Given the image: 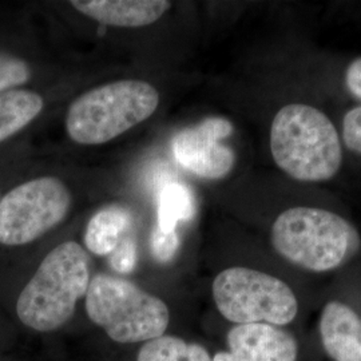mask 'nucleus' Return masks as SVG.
<instances>
[{
  "label": "nucleus",
  "mask_w": 361,
  "mask_h": 361,
  "mask_svg": "<svg viewBox=\"0 0 361 361\" xmlns=\"http://www.w3.org/2000/svg\"><path fill=\"white\" fill-rule=\"evenodd\" d=\"M269 143L276 166L298 182H326L343 166V142L335 123L310 104L283 106L271 121Z\"/></svg>",
  "instance_id": "1"
},
{
  "label": "nucleus",
  "mask_w": 361,
  "mask_h": 361,
  "mask_svg": "<svg viewBox=\"0 0 361 361\" xmlns=\"http://www.w3.org/2000/svg\"><path fill=\"white\" fill-rule=\"evenodd\" d=\"M274 250L305 271H335L360 247V234L348 219L323 207H289L271 229Z\"/></svg>",
  "instance_id": "2"
},
{
  "label": "nucleus",
  "mask_w": 361,
  "mask_h": 361,
  "mask_svg": "<svg viewBox=\"0 0 361 361\" xmlns=\"http://www.w3.org/2000/svg\"><path fill=\"white\" fill-rule=\"evenodd\" d=\"M86 250L75 241L55 246L43 258L16 301L19 320L37 332H54L68 323L90 284Z\"/></svg>",
  "instance_id": "3"
},
{
  "label": "nucleus",
  "mask_w": 361,
  "mask_h": 361,
  "mask_svg": "<svg viewBox=\"0 0 361 361\" xmlns=\"http://www.w3.org/2000/svg\"><path fill=\"white\" fill-rule=\"evenodd\" d=\"M158 104L159 92L149 82H111L86 91L71 104L66 131L79 145H104L149 119Z\"/></svg>",
  "instance_id": "4"
},
{
  "label": "nucleus",
  "mask_w": 361,
  "mask_h": 361,
  "mask_svg": "<svg viewBox=\"0 0 361 361\" xmlns=\"http://www.w3.org/2000/svg\"><path fill=\"white\" fill-rule=\"evenodd\" d=\"M85 297L89 319L119 344L147 343L168 329V305L125 279L97 274Z\"/></svg>",
  "instance_id": "5"
},
{
  "label": "nucleus",
  "mask_w": 361,
  "mask_h": 361,
  "mask_svg": "<svg viewBox=\"0 0 361 361\" xmlns=\"http://www.w3.org/2000/svg\"><path fill=\"white\" fill-rule=\"evenodd\" d=\"M219 313L231 323L284 326L298 313V301L283 280L244 267L221 271L212 285Z\"/></svg>",
  "instance_id": "6"
},
{
  "label": "nucleus",
  "mask_w": 361,
  "mask_h": 361,
  "mask_svg": "<svg viewBox=\"0 0 361 361\" xmlns=\"http://www.w3.org/2000/svg\"><path fill=\"white\" fill-rule=\"evenodd\" d=\"M71 192L56 177H39L15 186L0 198V244L37 241L70 212Z\"/></svg>",
  "instance_id": "7"
},
{
  "label": "nucleus",
  "mask_w": 361,
  "mask_h": 361,
  "mask_svg": "<svg viewBox=\"0 0 361 361\" xmlns=\"http://www.w3.org/2000/svg\"><path fill=\"white\" fill-rule=\"evenodd\" d=\"M233 133L231 121L210 116L198 125L180 130L171 142L176 161L204 180L225 178L235 164V154L222 142Z\"/></svg>",
  "instance_id": "8"
},
{
  "label": "nucleus",
  "mask_w": 361,
  "mask_h": 361,
  "mask_svg": "<svg viewBox=\"0 0 361 361\" xmlns=\"http://www.w3.org/2000/svg\"><path fill=\"white\" fill-rule=\"evenodd\" d=\"M228 352L213 361H296L295 337L269 324L235 325L228 334Z\"/></svg>",
  "instance_id": "9"
},
{
  "label": "nucleus",
  "mask_w": 361,
  "mask_h": 361,
  "mask_svg": "<svg viewBox=\"0 0 361 361\" xmlns=\"http://www.w3.org/2000/svg\"><path fill=\"white\" fill-rule=\"evenodd\" d=\"M70 4L102 25L125 28L150 26L171 7L166 0H73Z\"/></svg>",
  "instance_id": "10"
},
{
  "label": "nucleus",
  "mask_w": 361,
  "mask_h": 361,
  "mask_svg": "<svg viewBox=\"0 0 361 361\" xmlns=\"http://www.w3.org/2000/svg\"><path fill=\"white\" fill-rule=\"evenodd\" d=\"M325 352L335 361H361V317L341 301L325 304L320 317Z\"/></svg>",
  "instance_id": "11"
},
{
  "label": "nucleus",
  "mask_w": 361,
  "mask_h": 361,
  "mask_svg": "<svg viewBox=\"0 0 361 361\" xmlns=\"http://www.w3.org/2000/svg\"><path fill=\"white\" fill-rule=\"evenodd\" d=\"M131 222L133 219L126 207H104L89 221L85 232V245L97 256H110L125 238L123 235L129 232Z\"/></svg>",
  "instance_id": "12"
},
{
  "label": "nucleus",
  "mask_w": 361,
  "mask_h": 361,
  "mask_svg": "<svg viewBox=\"0 0 361 361\" xmlns=\"http://www.w3.org/2000/svg\"><path fill=\"white\" fill-rule=\"evenodd\" d=\"M44 107L42 95L27 89L0 91V143L27 128Z\"/></svg>",
  "instance_id": "13"
},
{
  "label": "nucleus",
  "mask_w": 361,
  "mask_h": 361,
  "mask_svg": "<svg viewBox=\"0 0 361 361\" xmlns=\"http://www.w3.org/2000/svg\"><path fill=\"white\" fill-rule=\"evenodd\" d=\"M137 361H213L207 349L176 336H161L145 343Z\"/></svg>",
  "instance_id": "14"
},
{
  "label": "nucleus",
  "mask_w": 361,
  "mask_h": 361,
  "mask_svg": "<svg viewBox=\"0 0 361 361\" xmlns=\"http://www.w3.org/2000/svg\"><path fill=\"white\" fill-rule=\"evenodd\" d=\"M194 212L190 190L180 183H169L159 193L157 226L165 232L177 231L178 222L192 219Z\"/></svg>",
  "instance_id": "15"
},
{
  "label": "nucleus",
  "mask_w": 361,
  "mask_h": 361,
  "mask_svg": "<svg viewBox=\"0 0 361 361\" xmlns=\"http://www.w3.org/2000/svg\"><path fill=\"white\" fill-rule=\"evenodd\" d=\"M32 70L20 56L0 51V91L19 89L31 79Z\"/></svg>",
  "instance_id": "16"
},
{
  "label": "nucleus",
  "mask_w": 361,
  "mask_h": 361,
  "mask_svg": "<svg viewBox=\"0 0 361 361\" xmlns=\"http://www.w3.org/2000/svg\"><path fill=\"white\" fill-rule=\"evenodd\" d=\"M180 247V237L177 231L165 232L155 226L154 232L152 234V252L158 262H169L176 256Z\"/></svg>",
  "instance_id": "17"
},
{
  "label": "nucleus",
  "mask_w": 361,
  "mask_h": 361,
  "mask_svg": "<svg viewBox=\"0 0 361 361\" xmlns=\"http://www.w3.org/2000/svg\"><path fill=\"white\" fill-rule=\"evenodd\" d=\"M110 265L116 273L128 274L137 265V244L133 238L125 237L110 255Z\"/></svg>",
  "instance_id": "18"
},
{
  "label": "nucleus",
  "mask_w": 361,
  "mask_h": 361,
  "mask_svg": "<svg viewBox=\"0 0 361 361\" xmlns=\"http://www.w3.org/2000/svg\"><path fill=\"white\" fill-rule=\"evenodd\" d=\"M343 141L350 152L361 154V106L347 111L343 118Z\"/></svg>",
  "instance_id": "19"
},
{
  "label": "nucleus",
  "mask_w": 361,
  "mask_h": 361,
  "mask_svg": "<svg viewBox=\"0 0 361 361\" xmlns=\"http://www.w3.org/2000/svg\"><path fill=\"white\" fill-rule=\"evenodd\" d=\"M345 86L349 94L361 99V56L352 61L347 67Z\"/></svg>",
  "instance_id": "20"
},
{
  "label": "nucleus",
  "mask_w": 361,
  "mask_h": 361,
  "mask_svg": "<svg viewBox=\"0 0 361 361\" xmlns=\"http://www.w3.org/2000/svg\"><path fill=\"white\" fill-rule=\"evenodd\" d=\"M0 198H1V195H0Z\"/></svg>",
  "instance_id": "21"
}]
</instances>
